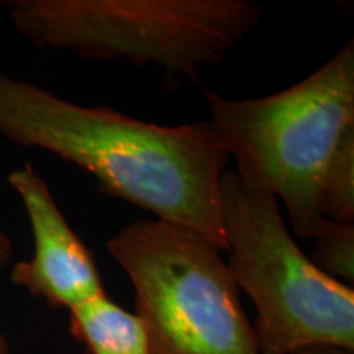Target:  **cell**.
<instances>
[{"mask_svg": "<svg viewBox=\"0 0 354 354\" xmlns=\"http://www.w3.org/2000/svg\"><path fill=\"white\" fill-rule=\"evenodd\" d=\"M0 135L94 176L100 192L227 250L220 183L228 153L210 122L165 127L84 107L0 71Z\"/></svg>", "mask_w": 354, "mask_h": 354, "instance_id": "1", "label": "cell"}, {"mask_svg": "<svg viewBox=\"0 0 354 354\" xmlns=\"http://www.w3.org/2000/svg\"><path fill=\"white\" fill-rule=\"evenodd\" d=\"M214 128L236 174L250 187L284 202L292 232L328 233L335 221L318 210L323 172L354 127V41L279 94L225 99L205 91Z\"/></svg>", "mask_w": 354, "mask_h": 354, "instance_id": "2", "label": "cell"}, {"mask_svg": "<svg viewBox=\"0 0 354 354\" xmlns=\"http://www.w3.org/2000/svg\"><path fill=\"white\" fill-rule=\"evenodd\" d=\"M10 20L37 48L84 59L158 64L198 81L258 25L250 0H13Z\"/></svg>", "mask_w": 354, "mask_h": 354, "instance_id": "3", "label": "cell"}, {"mask_svg": "<svg viewBox=\"0 0 354 354\" xmlns=\"http://www.w3.org/2000/svg\"><path fill=\"white\" fill-rule=\"evenodd\" d=\"M228 268L256 307L259 354L310 346L354 351V290L322 272L282 220L277 198L246 185L234 171L220 183Z\"/></svg>", "mask_w": 354, "mask_h": 354, "instance_id": "4", "label": "cell"}, {"mask_svg": "<svg viewBox=\"0 0 354 354\" xmlns=\"http://www.w3.org/2000/svg\"><path fill=\"white\" fill-rule=\"evenodd\" d=\"M135 289L149 354H259L220 250L192 230L140 220L107 241Z\"/></svg>", "mask_w": 354, "mask_h": 354, "instance_id": "5", "label": "cell"}, {"mask_svg": "<svg viewBox=\"0 0 354 354\" xmlns=\"http://www.w3.org/2000/svg\"><path fill=\"white\" fill-rule=\"evenodd\" d=\"M7 183L19 194L28 215L35 251L12 269L10 281L55 308L73 310L105 295L94 256L69 227L44 179L26 165Z\"/></svg>", "mask_w": 354, "mask_h": 354, "instance_id": "6", "label": "cell"}, {"mask_svg": "<svg viewBox=\"0 0 354 354\" xmlns=\"http://www.w3.org/2000/svg\"><path fill=\"white\" fill-rule=\"evenodd\" d=\"M69 330L91 354H149L140 318L107 294L69 310Z\"/></svg>", "mask_w": 354, "mask_h": 354, "instance_id": "7", "label": "cell"}, {"mask_svg": "<svg viewBox=\"0 0 354 354\" xmlns=\"http://www.w3.org/2000/svg\"><path fill=\"white\" fill-rule=\"evenodd\" d=\"M318 210L338 225H354V127L344 133L323 172Z\"/></svg>", "mask_w": 354, "mask_h": 354, "instance_id": "8", "label": "cell"}, {"mask_svg": "<svg viewBox=\"0 0 354 354\" xmlns=\"http://www.w3.org/2000/svg\"><path fill=\"white\" fill-rule=\"evenodd\" d=\"M312 263L326 276L351 286L354 282V225L333 223L328 233L315 238Z\"/></svg>", "mask_w": 354, "mask_h": 354, "instance_id": "9", "label": "cell"}, {"mask_svg": "<svg viewBox=\"0 0 354 354\" xmlns=\"http://www.w3.org/2000/svg\"><path fill=\"white\" fill-rule=\"evenodd\" d=\"M13 253V245L10 236L0 230V271L8 264V261L12 258ZM0 354H10V349H8V343L7 338L3 336L2 331H0Z\"/></svg>", "mask_w": 354, "mask_h": 354, "instance_id": "10", "label": "cell"}, {"mask_svg": "<svg viewBox=\"0 0 354 354\" xmlns=\"http://www.w3.org/2000/svg\"><path fill=\"white\" fill-rule=\"evenodd\" d=\"M294 354H354V351L336 346H310L300 349V351Z\"/></svg>", "mask_w": 354, "mask_h": 354, "instance_id": "11", "label": "cell"}]
</instances>
